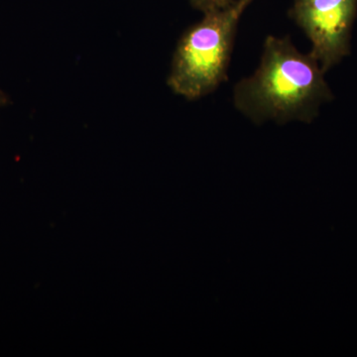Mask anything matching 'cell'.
<instances>
[{
    "label": "cell",
    "mask_w": 357,
    "mask_h": 357,
    "mask_svg": "<svg viewBox=\"0 0 357 357\" xmlns=\"http://www.w3.org/2000/svg\"><path fill=\"white\" fill-rule=\"evenodd\" d=\"M289 15L312 43L324 72L351 54L357 0H293Z\"/></svg>",
    "instance_id": "obj_3"
},
{
    "label": "cell",
    "mask_w": 357,
    "mask_h": 357,
    "mask_svg": "<svg viewBox=\"0 0 357 357\" xmlns=\"http://www.w3.org/2000/svg\"><path fill=\"white\" fill-rule=\"evenodd\" d=\"M9 103V98L7 96L6 93H4L3 91H0V109L6 107L7 105Z\"/></svg>",
    "instance_id": "obj_5"
},
{
    "label": "cell",
    "mask_w": 357,
    "mask_h": 357,
    "mask_svg": "<svg viewBox=\"0 0 357 357\" xmlns=\"http://www.w3.org/2000/svg\"><path fill=\"white\" fill-rule=\"evenodd\" d=\"M236 1L237 0H190V3L195 8L206 13L213 9L223 8Z\"/></svg>",
    "instance_id": "obj_4"
},
{
    "label": "cell",
    "mask_w": 357,
    "mask_h": 357,
    "mask_svg": "<svg viewBox=\"0 0 357 357\" xmlns=\"http://www.w3.org/2000/svg\"><path fill=\"white\" fill-rule=\"evenodd\" d=\"M326 73L311 53H301L290 37L268 36L259 67L234 91V107L256 123L312 122L333 98Z\"/></svg>",
    "instance_id": "obj_1"
},
{
    "label": "cell",
    "mask_w": 357,
    "mask_h": 357,
    "mask_svg": "<svg viewBox=\"0 0 357 357\" xmlns=\"http://www.w3.org/2000/svg\"><path fill=\"white\" fill-rule=\"evenodd\" d=\"M251 1L237 0L223 8L206 11L203 20L183 33L167 79L176 95L199 100L227 81L237 25Z\"/></svg>",
    "instance_id": "obj_2"
}]
</instances>
